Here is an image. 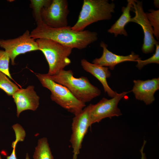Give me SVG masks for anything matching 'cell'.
Instances as JSON below:
<instances>
[{
	"mask_svg": "<svg viewBox=\"0 0 159 159\" xmlns=\"http://www.w3.org/2000/svg\"><path fill=\"white\" fill-rule=\"evenodd\" d=\"M37 24V27L30 33L31 37L34 39H49L72 49H82L97 39V34L94 32L76 31L69 26L53 28L47 25L42 21Z\"/></svg>",
	"mask_w": 159,
	"mask_h": 159,
	"instance_id": "1",
	"label": "cell"
},
{
	"mask_svg": "<svg viewBox=\"0 0 159 159\" xmlns=\"http://www.w3.org/2000/svg\"><path fill=\"white\" fill-rule=\"evenodd\" d=\"M72 70L63 69L56 74L49 76L56 82L67 87L78 100L86 103L99 96L101 91L93 85L86 77L77 78Z\"/></svg>",
	"mask_w": 159,
	"mask_h": 159,
	"instance_id": "2",
	"label": "cell"
},
{
	"mask_svg": "<svg viewBox=\"0 0 159 159\" xmlns=\"http://www.w3.org/2000/svg\"><path fill=\"white\" fill-rule=\"evenodd\" d=\"M115 5L108 0H84L78 20L72 27L81 31L88 25L100 21L110 19L115 12Z\"/></svg>",
	"mask_w": 159,
	"mask_h": 159,
	"instance_id": "3",
	"label": "cell"
},
{
	"mask_svg": "<svg viewBox=\"0 0 159 159\" xmlns=\"http://www.w3.org/2000/svg\"><path fill=\"white\" fill-rule=\"evenodd\" d=\"M36 41L39 50L43 53L48 64V75L57 74L71 63L68 57L72 48L46 39H37Z\"/></svg>",
	"mask_w": 159,
	"mask_h": 159,
	"instance_id": "4",
	"label": "cell"
},
{
	"mask_svg": "<svg viewBox=\"0 0 159 159\" xmlns=\"http://www.w3.org/2000/svg\"><path fill=\"white\" fill-rule=\"evenodd\" d=\"M36 75L42 86L51 92L52 100L68 112L75 116L85 107V103L77 99L67 87L53 81L47 74Z\"/></svg>",
	"mask_w": 159,
	"mask_h": 159,
	"instance_id": "5",
	"label": "cell"
},
{
	"mask_svg": "<svg viewBox=\"0 0 159 159\" xmlns=\"http://www.w3.org/2000/svg\"><path fill=\"white\" fill-rule=\"evenodd\" d=\"M129 92L117 93L115 97L110 99L103 98L97 103L89 105L91 126L94 123L99 122L105 118L111 119L112 117L122 115L121 111L118 107V104L120 100Z\"/></svg>",
	"mask_w": 159,
	"mask_h": 159,
	"instance_id": "6",
	"label": "cell"
},
{
	"mask_svg": "<svg viewBox=\"0 0 159 159\" xmlns=\"http://www.w3.org/2000/svg\"><path fill=\"white\" fill-rule=\"evenodd\" d=\"M0 47L9 55L12 65L15 64V59L19 55L28 52L39 50L37 42L26 30L22 35L12 39H0Z\"/></svg>",
	"mask_w": 159,
	"mask_h": 159,
	"instance_id": "7",
	"label": "cell"
},
{
	"mask_svg": "<svg viewBox=\"0 0 159 159\" xmlns=\"http://www.w3.org/2000/svg\"><path fill=\"white\" fill-rule=\"evenodd\" d=\"M69 12L67 0H52L50 4L42 9V21L50 27L58 28L68 26L67 17Z\"/></svg>",
	"mask_w": 159,
	"mask_h": 159,
	"instance_id": "8",
	"label": "cell"
},
{
	"mask_svg": "<svg viewBox=\"0 0 159 159\" xmlns=\"http://www.w3.org/2000/svg\"><path fill=\"white\" fill-rule=\"evenodd\" d=\"M133 5L132 11L135 16L131 18L130 22L135 23L140 25L143 31L144 37L141 50L143 53H152L156 44H159L153 36V28L150 25L143 10L142 1L131 0Z\"/></svg>",
	"mask_w": 159,
	"mask_h": 159,
	"instance_id": "9",
	"label": "cell"
},
{
	"mask_svg": "<svg viewBox=\"0 0 159 159\" xmlns=\"http://www.w3.org/2000/svg\"><path fill=\"white\" fill-rule=\"evenodd\" d=\"M89 109L88 105L72 119V133L69 140L73 149L72 159H77L84 138L89 127L91 126Z\"/></svg>",
	"mask_w": 159,
	"mask_h": 159,
	"instance_id": "10",
	"label": "cell"
},
{
	"mask_svg": "<svg viewBox=\"0 0 159 159\" xmlns=\"http://www.w3.org/2000/svg\"><path fill=\"white\" fill-rule=\"evenodd\" d=\"M34 87L29 85L25 89H19L12 96L16 106L18 117L23 111L36 110L39 104V97L34 90Z\"/></svg>",
	"mask_w": 159,
	"mask_h": 159,
	"instance_id": "11",
	"label": "cell"
},
{
	"mask_svg": "<svg viewBox=\"0 0 159 159\" xmlns=\"http://www.w3.org/2000/svg\"><path fill=\"white\" fill-rule=\"evenodd\" d=\"M133 82L132 91L136 99L146 105L152 103L155 100L154 94L159 89V78L144 81L135 80Z\"/></svg>",
	"mask_w": 159,
	"mask_h": 159,
	"instance_id": "12",
	"label": "cell"
},
{
	"mask_svg": "<svg viewBox=\"0 0 159 159\" xmlns=\"http://www.w3.org/2000/svg\"><path fill=\"white\" fill-rule=\"evenodd\" d=\"M100 46L103 49L102 54L99 58L94 59L92 62L100 66L108 67L113 70L117 64L126 61H135L141 59L139 55L133 52L127 56L120 55L115 54L107 49V45L103 41L101 42Z\"/></svg>",
	"mask_w": 159,
	"mask_h": 159,
	"instance_id": "13",
	"label": "cell"
},
{
	"mask_svg": "<svg viewBox=\"0 0 159 159\" xmlns=\"http://www.w3.org/2000/svg\"><path fill=\"white\" fill-rule=\"evenodd\" d=\"M81 65L83 69L95 77L102 84L104 91L111 98L115 97L117 94L109 86L107 79L110 77L111 73L108 67H103L91 63L85 59L81 61Z\"/></svg>",
	"mask_w": 159,
	"mask_h": 159,
	"instance_id": "14",
	"label": "cell"
},
{
	"mask_svg": "<svg viewBox=\"0 0 159 159\" xmlns=\"http://www.w3.org/2000/svg\"><path fill=\"white\" fill-rule=\"evenodd\" d=\"M127 2L126 6H123L122 8V13L120 16L107 30L108 32L114 34L115 37L119 34L123 35L125 36H127L125 27L127 23L130 22L131 18L130 11L132 10L133 5L131 0H127Z\"/></svg>",
	"mask_w": 159,
	"mask_h": 159,
	"instance_id": "15",
	"label": "cell"
},
{
	"mask_svg": "<svg viewBox=\"0 0 159 159\" xmlns=\"http://www.w3.org/2000/svg\"><path fill=\"white\" fill-rule=\"evenodd\" d=\"M33 159H53L47 138L39 139L35 148Z\"/></svg>",
	"mask_w": 159,
	"mask_h": 159,
	"instance_id": "16",
	"label": "cell"
},
{
	"mask_svg": "<svg viewBox=\"0 0 159 159\" xmlns=\"http://www.w3.org/2000/svg\"><path fill=\"white\" fill-rule=\"evenodd\" d=\"M52 0H31L30 6L33 10V14L36 23L42 21L41 12L43 8L48 6Z\"/></svg>",
	"mask_w": 159,
	"mask_h": 159,
	"instance_id": "17",
	"label": "cell"
},
{
	"mask_svg": "<svg viewBox=\"0 0 159 159\" xmlns=\"http://www.w3.org/2000/svg\"><path fill=\"white\" fill-rule=\"evenodd\" d=\"M0 89L9 96H12L19 88L4 73L0 71Z\"/></svg>",
	"mask_w": 159,
	"mask_h": 159,
	"instance_id": "18",
	"label": "cell"
},
{
	"mask_svg": "<svg viewBox=\"0 0 159 159\" xmlns=\"http://www.w3.org/2000/svg\"><path fill=\"white\" fill-rule=\"evenodd\" d=\"M149 13H146L147 18L152 26L153 35L157 40L159 38V10L150 9Z\"/></svg>",
	"mask_w": 159,
	"mask_h": 159,
	"instance_id": "19",
	"label": "cell"
},
{
	"mask_svg": "<svg viewBox=\"0 0 159 159\" xmlns=\"http://www.w3.org/2000/svg\"><path fill=\"white\" fill-rule=\"evenodd\" d=\"M10 59L9 55L5 50L0 49V71L13 80L9 70Z\"/></svg>",
	"mask_w": 159,
	"mask_h": 159,
	"instance_id": "20",
	"label": "cell"
},
{
	"mask_svg": "<svg viewBox=\"0 0 159 159\" xmlns=\"http://www.w3.org/2000/svg\"><path fill=\"white\" fill-rule=\"evenodd\" d=\"M156 50L155 53L150 57L145 60L141 59L138 60L136 62L137 64L136 67L140 70L144 66L150 63L159 64V44L155 45Z\"/></svg>",
	"mask_w": 159,
	"mask_h": 159,
	"instance_id": "21",
	"label": "cell"
},
{
	"mask_svg": "<svg viewBox=\"0 0 159 159\" xmlns=\"http://www.w3.org/2000/svg\"><path fill=\"white\" fill-rule=\"evenodd\" d=\"M17 143L15 141L13 142L11 146L13 148V150L11 154L7 157L6 159H17L16 154V148ZM25 159H30L28 154H26Z\"/></svg>",
	"mask_w": 159,
	"mask_h": 159,
	"instance_id": "22",
	"label": "cell"
},
{
	"mask_svg": "<svg viewBox=\"0 0 159 159\" xmlns=\"http://www.w3.org/2000/svg\"><path fill=\"white\" fill-rule=\"evenodd\" d=\"M146 143V141L145 140H144L143 144L140 150V151L141 154V159H147L145 154L143 152L144 148Z\"/></svg>",
	"mask_w": 159,
	"mask_h": 159,
	"instance_id": "23",
	"label": "cell"
},
{
	"mask_svg": "<svg viewBox=\"0 0 159 159\" xmlns=\"http://www.w3.org/2000/svg\"><path fill=\"white\" fill-rule=\"evenodd\" d=\"M154 4L156 7L159 8V0H154Z\"/></svg>",
	"mask_w": 159,
	"mask_h": 159,
	"instance_id": "24",
	"label": "cell"
},
{
	"mask_svg": "<svg viewBox=\"0 0 159 159\" xmlns=\"http://www.w3.org/2000/svg\"><path fill=\"white\" fill-rule=\"evenodd\" d=\"M0 159H2L0 154Z\"/></svg>",
	"mask_w": 159,
	"mask_h": 159,
	"instance_id": "25",
	"label": "cell"
}]
</instances>
